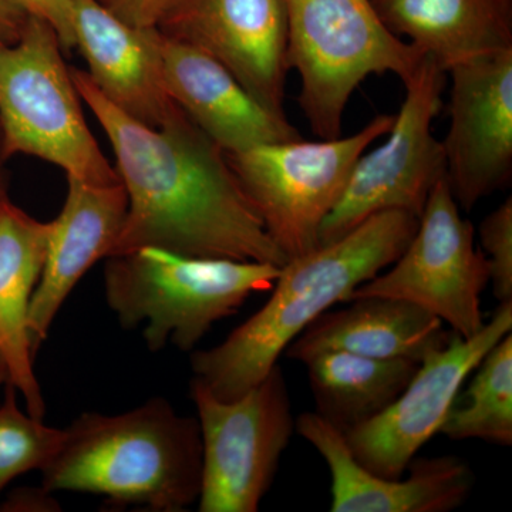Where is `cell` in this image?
Returning <instances> with one entry per match:
<instances>
[{
	"label": "cell",
	"mask_w": 512,
	"mask_h": 512,
	"mask_svg": "<svg viewBox=\"0 0 512 512\" xmlns=\"http://www.w3.org/2000/svg\"><path fill=\"white\" fill-rule=\"evenodd\" d=\"M70 74L109 137L127 192L126 220L109 256L153 247L192 258L288 262L224 151L184 111L161 128L144 126L110 103L89 73L72 67Z\"/></svg>",
	"instance_id": "6da1fadb"
},
{
	"label": "cell",
	"mask_w": 512,
	"mask_h": 512,
	"mask_svg": "<svg viewBox=\"0 0 512 512\" xmlns=\"http://www.w3.org/2000/svg\"><path fill=\"white\" fill-rule=\"evenodd\" d=\"M419 225L410 212H377L342 237L289 259L268 302L220 345L191 355L194 379L212 396L231 402L279 363L293 340L336 303L402 255Z\"/></svg>",
	"instance_id": "7a4b0ae2"
},
{
	"label": "cell",
	"mask_w": 512,
	"mask_h": 512,
	"mask_svg": "<svg viewBox=\"0 0 512 512\" xmlns=\"http://www.w3.org/2000/svg\"><path fill=\"white\" fill-rule=\"evenodd\" d=\"M50 493L103 495L110 505L183 512L198 503L202 441L197 417L183 416L163 397L130 412L83 413L42 471Z\"/></svg>",
	"instance_id": "3957f363"
},
{
	"label": "cell",
	"mask_w": 512,
	"mask_h": 512,
	"mask_svg": "<svg viewBox=\"0 0 512 512\" xmlns=\"http://www.w3.org/2000/svg\"><path fill=\"white\" fill-rule=\"evenodd\" d=\"M281 268L146 247L106 258L104 295L124 329L144 325L150 352L168 343L191 352L214 323L235 315L252 293L271 291Z\"/></svg>",
	"instance_id": "277c9868"
},
{
	"label": "cell",
	"mask_w": 512,
	"mask_h": 512,
	"mask_svg": "<svg viewBox=\"0 0 512 512\" xmlns=\"http://www.w3.org/2000/svg\"><path fill=\"white\" fill-rule=\"evenodd\" d=\"M46 20L29 16L13 45H0V141L5 160L25 154L94 185L120 184L84 120L80 96Z\"/></svg>",
	"instance_id": "5b68a950"
},
{
	"label": "cell",
	"mask_w": 512,
	"mask_h": 512,
	"mask_svg": "<svg viewBox=\"0 0 512 512\" xmlns=\"http://www.w3.org/2000/svg\"><path fill=\"white\" fill-rule=\"evenodd\" d=\"M288 66L301 80L299 104L319 138L342 134L353 92L372 74L406 82L424 56L377 15L370 0H285Z\"/></svg>",
	"instance_id": "8992f818"
},
{
	"label": "cell",
	"mask_w": 512,
	"mask_h": 512,
	"mask_svg": "<svg viewBox=\"0 0 512 512\" xmlns=\"http://www.w3.org/2000/svg\"><path fill=\"white\" fill-rule=\"evenodd\" d=\"M382 114L353 136L259 144L227 154L229 167L286 259L319 245V231L345 190L357 158L386 136Z\"/></svg>",
	"instance_id": "52a82bcc"
},
{
	"label": "cell",
	"mask_w": 512,
	"mask_h": 512,
	"mask_svg": "<svg viewBox=\"0 0 512 512\" xmlns=\"http://www.w3.org/2000/svg\"><path fill=\"white\" fill-rule=\"evenodd\" d=\"M190 394L202 441L198 511H258L296 433L282 367L278 363L261 382L231 402L212 396L194 377Z\"/></svg>",
	"instance_id": "ba28073f"
},
{
	"label": "cell",
	"mask_w": 512,
	"mask_h": 512,
	"mask_svg": "<svg viewBox=\"0 0 512 512\" xmlns=\"http://www.w3.org/2000/svg\"><path fill=\"white\" fill-rule=\"evenodd\" d=\"M446 70L424 56L406 87L382 146L363 153L342 195L323 221L319 244L342 237L377 212L400 210L420 218L434 185L446 177L443 144L431 126L443 106Z\"/></svg>",
	"instance_id": "9c48e42d"
},
{
	"label": "cell",
	"mask_w": 512,
	"mask_h": 512,
	"mask_svg": "<svg viewBox=\"0 0 512 512\" xmlns=\"http://www.w3.org/2000/svg\"><path fill=\"white\" fill-rule=\"evenodd\" d=\"M488 284L487 259L474 245L473 225L461 217L443 177L434 185L402 255L390 269L360 285L350 299H404L433 313L461 338H470L484 326L481 295Z\"/></svg>",
	"instance_id": "30bf717a"
},
{
	"label": "cell",
	"mask_w": 512,
	"mask_h": 512,
	"mask_svg": "<svg viewBox=\"0 0 512 512\" xmlns=\"http://www.w3.org/2000/svg\"><path fill=\"white\" fill-rule=\"evenodd\" d=\"M512 332V301L500 302L470 338L454 333L444 348L421 360L416 375L383 413L346 431V443L367 470L400 480L421 447L440 433L461 386L495 343Z\"/></svg>",
	"instance_id": "8fae6325"
},
{
	"label": "cell",
	"mask_w": 512,
	"mask_h": 512,
	"mask_svg": "<svg viewBox=\"0 0 512 512\" xmlns=\"http://www.w3.org/2000/svg\"><path fill=\"white\" fill-rule=\"evenodd\" d=\"M446 178L460 210L470 211L510 183L512 49L451 67Z\"/></svg>",
	"instance_id": "7c38bea8"
},
{
	"label": "cell",
	"mask_w": 512,
	"mask_h": 512,
	"mask_svg": "<svg viewBox=\"0 0 512 512\" xmlns=\"http://www.w3.org/2000/svg\"><path fill=\"white\" fill-rule=\"evenodd\" d=\"M157 29L214 57L266 109L285 114V0H177Z\"/></svg>",
	"instance_id": "4fadbf2b"
},
{
	"label": "cell",
	"mask_w": 512,
	"mask_h": 512,
	"mask_svg": "<svg viewBox=\"0 0 512 512\" xmlns=\"http://www.w3.org/2000/svg\"><path fill=\"white\" fill-rule=\"evenodd\" d=\"M296 433L328 464L332 512H448L466 503L476 484L463 458H414L407 478L387 480L363 467L345 434L316 412L296 417Z\"/></svg>",
	"instance_id": "5bb4252c"
},
{
	"label": "cell",
	"mask_w": 512,
	"mask_h": 512,
	"mask_svg": "<svg viewBox=\"0 0 512 512\" xmlns=\"http://www.w3.org/2000/svg\"><path fill=\"white\" fill-rule=\"evenodd\" d=\"M160 53L171 99L224 153L301 138L285 114L266 109L214 57L161 32Z\"/></svg>",
	"instance_id": "9a60e30c"
},
{
	"label": "cell",
	"mask_w": 512,
	"mask_h": 512,
	"mask_svg": "<svg viewBox=\"0 0 512 512\" xmlns=\"http://www.w3.org/2000/svg\"><path fill=\"white\" fill-rule=\"evenodd\" d=\"M76 47L89 76L110 103L131 119L161 128L181 113L165 89L157 28H134L99 0H72Z\"/></svg>",
	"instance_id": "2e32d148"
},
{
	"label": "cell",
	"mask_w": 512,
	"mask_h": 512,
	"mask_svg": "<svg viewBox=\"0 0 512 512\" xmlns=\"http://www.w3.org/2000/svg\"><path fill=\"white\" fill-rule=\"evenodd\" d=\"M67 184L63 210L50 222L45 265L30 302L28 329L35 356L80 279L97 261L109 258L127 215L123 184L94 185L74 177H67Z\"/></svg>",
	"instance_id": "e0dca14e"
},
{
	"label": "cell",
	"mask_w": 512,
	"mask_h": 512,
	"mask_svg": "<svg viewBox=\"0 0 512 512\" xmlns=\"http://www.w3.org/2000/svg\"><path fill=\"white\" fill-rule=\"evenodd\" d=\"M339 311L320 315L298 336L285 355L296 362L325 350H345L376 359L420 363L444 348L454 333L433 313L404 299L362 296Z\"/></svg>",
	"instance_id": "ac0fdd59"
},
{
	"label": "cell",
	"mask_w": 512,
	"mask_h": 512,
	"mask_svg": "<svg viewBox=\"0 0 512 512\" xmlns=\"http://www.w3.org/2000/svg\"><path fill=\"white\" fill-rule=\"evenodd\" d=\"M50 222H40L5 198L0 202V353L9 382L22 394L26 412L43 419L45 399L30 342V302L45 265Z\"/></svg>",
	"instance_id": "d6986e66"
},
{
	"label": "cell",
	"mask_w": 512,
	"mask_h": 512,
	"mask_svg": "<svg viewBox=\"0 0 512 512\" xmlns=\"http://www.w3.org/2000/svg\"><path fill=\"white\" fill-rule=\"evenodd\" d=\"M394 35L441 69L512 49V0H370ZM404 40V39H403Z\"/></svg>",
	"instance_id": "ffe728a7"
},
{
	"label": "cell",
	"mask_w": 512,
	"mask_h": 512,
	"mask_svg": "<svg viewBox=\"0 0 512 512\" xmlns=\"http://www.w3.org/2000/svg\"><path fill=\"white\" fill-rule=\"evenodd\" d=\"M303 365L316 413L346 433L383 413L416 375L420 363L325 350Z\"/></svg>",
	"instance_id": "44dd1931"
},
{
	"label": "cell",
	"mask_w": 512,
	"mask_h": 512,
	"mask_svg": "<svg viewBox=\"0 0 512 512\" xmlns=\"http://www.w3.org/2000/svg\"><path fill=\"white\" fill-rule=\"evenodd\" d=\"M440 433L450 440L512 444V332L485 353Z\"/></svg>",
	"instance_id": "7402d4cb"
},
{
	"label": "cell",
	"mask_w": 512,
	"mask_h": 512,
	"mask_svg": "<svg viewBox=\"0 0 512 512\" xmlns=\"http://www.w3.org/2000/svg\"><path fill=\"white\" fill-rule=\"evenodd\" d=\"M63 437L64 429L46 426L43 419L23 412L18 392L6 383L0 404V493L15 478L42 471L55 457Z\"/></svg>",
	"instance_id": "603a6c76"
},
{
	"label": "cell",
	"mask_w": 512,
	"mask_h": 512,
	"mask_svg": "<svg viewBox=\"0 0 512 512\" xmlns=\"http://www.w3.org/2000/svg\"><path fill=\"white\" fill-rule=\"evenodd\" d=\"M481 247L490 271V284L500 302L512 301V198L481 221Z\"/></svg>",
	"instance_id": "cb8c5ba5"
},
{
	"label": "cell",
	"mask_w": 512,
	"mask_h": 512,
	"mask_svg": "<svg viewBox=\"0 0 512 512\" xmlns=\"http://www.w3.org/2000/svg\"><path fill=\"white\" fill-rule=\"evenodd\" d=\"M116 18L134 28H157L177 0H99Z\"/></svg>",
	"instance_id": "d4e9b609"
},
{
	"label": "cell",
	"mask_w": 512,
	"mask_h": 512,
	"mask_svg": "<svg viewBox=\"0 0 512 512\" xmlns=\"http://www.w3.org/2000/svg\"><path fill=\"white\" fill-rule=\"evenodd\" d=\"M29 15L46 20L59 36L64 52L76 47L72 0H18Z\"/></svg>",
	"instance_id": "484cf974"
},
{
	"label": "cell",
	"mask_w": 512,
	"mask_h": 512,
	"mask_svg": "<svg viewBox=\"0 0 512 512\" xmlns=\"http://www.w3.org/2000/svg\"><path fill=\"white\" fill-rule=\"evenodd\" d=\"M53 493L47 491L46 488H20L13 491L2 504V511L16 512H47L60 511V504L56 498L52 497Z\"/></svg>",
	"instance_id": "4316f807"
},
{
	"label": "cell",
	"mask_w": 512,
	"mask_h": 512,
	"mask_svg": "<svg viewBox=\"0 0 512 512\" xmlns=\"http://www.w3.org/2000/svg\"><path fill=\"white\" fill-rule=\"evenodd\" d=\"M29 16L18 0H0V45L18 42Z\"/></svg>",
	"instance_id": "83f0119b"
},
{
	"label": "cell",
	"mask_w": 512,
	"mask_h": 512,
	"mask_svg": "<svg viewBox=\"0 0 512 512\" xmlns=\"http://www.w3.org/2000/svg\"><path fill=\"white\" fill-rule=\"evenodd\" d=\"M5 161L2 154V141H0V202L8 198V184H6L5 171H3Z\"/></svg>",
	"instance_id": "f1b7e54d"
},
{
	"label": "cell",
	"mask_w": 512,
	"mask_h": 512,
	"mask_svg": "<svg viewBox=\"0 0 512 512\" xmlns=\"http://www.w3.org/2000/svg\"><path fill=\"white\" fill-rule=\"evenodd\" d=\"M8 382H9L8 366H6L5 359H3L2 353H0V387H2L3 384H6Z\"/></svg>",
	"instance_id": "f546056e"
}]
</instances>
